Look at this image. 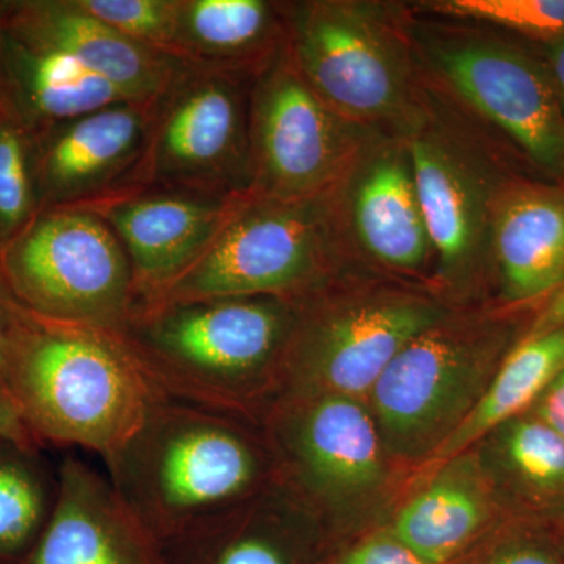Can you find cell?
<instances>
[{
  "label": "cell",
  "mask_w": 564,
  "mask_h": 564,
  "mask_svg": "<svg viewBox=\"0 0 564 564\" xmlns=\"http://www.w3.org/2000/svg\"><path fill=\"white\" fill-rule=\"evenodd\" d=\"M499 455L508 480L533 513L564 524V440L533 414L503 423Z\"/></svg>",
  "instance_id": "obj_25"
},
{
  "label": "cell",
  "mask_w": 564,
  "mask_h": 564,
  "mask_svg": "<svg viewBox=\"0 0 564 564\" xmlns=\"http://www.w3.org/2000/svg\"><path fill=\"white\" fill-rule=\"evenodd\" d=\"M35 135L0 99V250L40 214Z\"/></svg>",
  "instance_id": "obj_27"
},
{
  "label": "cell",
  "mask_w": 564,
  "mask_h": 564,
  "mask_svg": "<svg viewBox=\"0 0 564 564\" xmlns=\"http://www.w3.org/2000/svg\"><path fill=\"white\" fill-rule=\"evenodd\" d=\"M564 326V284L552 293L533 315L522 337L538 336Z\"/></svg>",
  "instance_id": "obj_35"
},
{
  "label": "cell",
  "mask_w": 564,
  "mask_h": 564,
  "mask_svg": "<svg viewBox=\"0 0 564 564\" xmlns=\"http://www.w3.org/2000/svg\"><path fill=\"white\" fill-rule=\"evenodd\" d=\"M563 369L564 326L521 337L505 356L473 411L433 452L432 459L454 458L485 434L525 414Z\"/></svg>",
  "instance_id": "obj_22"
},
{
  "label": "cell",
  "mask_w": 564,
  "mask_h": 564,
  "mask_svg": "<svg viewBox=\"0 0 564 564\" xmlns=\"http://www.w3.org/2000/svg\"><path fill=\"white\" fill-rule=\"evenodd\" d=\"M41 445L113 455L162 399L115 333L33 317L3 375Z\"/></svg>",
  "instance_id": "obj_3"
},
{
  "label": "cell",
  "mask_w": 564,
  "mask_h": 564,
  "mask_svg": "<svg viewBox=\"0 0 564 564\" xmlns=\"http://www.w3.org/2000/svg\"><path fill=\"white\" fill-rule=\"evenodd\" d=\"M74 2L96 20L106 22L128 39L174 57L181 0H74Z\"/></svg>",
  "instance_id": "obj_29"
},
{
  "label": "cell",
  "mask_w": 564,
  "mask_h": 564,
  "mask_svg": "<svg viewBox=\"0 0 564 564\" xmlns=\"http://www.w3.org/2000/svg\"><path fill=\"white\" fill-rule=\"evenodd\" d=\"M560 174H562V177H563V181H564V166H563L562 173H560Z\"/></svg>",
  "instance_id": "obj_37"
},
{
  "label": "cell",
  "mask_w": 564,
  "mask_h": 564,
  "mask_svg": "<svg viewBox=\"0 0 564 564\" xmlns=\"http://www.w3.org/2000/svg\"><path fill=\"white\" fill-rule=\"evenodd\" d=\"M154 104H110L33 133L41 210L88 206L135 185Z\"/></svg>",
  "instance_id": "obj_15"
},
{
  "label": "cell",
  "mask_w": 564,
  "mask_h": 564,
  "mask_svg": "<svg viewBox=\"0 0 564 564\" xmlns=\"http://www.w3.org/2000/svg\"><path fill=\"white\" fill-rule=\"evenodd\" d=\"M32 321L33 315L29 314L11 293L0 267V378L2 380Z\"/></svg>",
  "instance_id": "obj_30"
},
{
  "label": "cell",
  "mask_w": 564,
  "mask_h": 564,
  "mask_svg": "<svg viewBox=\"0 0 564 564\" xmlns=\"http://www.w3.org/2000/svg\"><path fill=\"white\" fill-rule=\"evenodd\" d=\"M295 310L278 296L139 304L115 334L163 397L240 417L269 386L282 393Z\"/></svg>",
  "instance_id": "obj_2"
},
{
  "label": "cell",
  "mask_w": 564,
  "mask_h": 564,
  "mask_svg": "<svg viewBox=\"0 0 564 564\" xmlns=\"http://www.w3.org/2000/svg\"><path fill=\"white\" fill-rule=\"evenodd\" d=\"M14 440L36 443L18 413L17 404L11 399L6 381L0 378V441ZM39 444V443H36ZM41 445V444H40ZM43 447V445H41Z\"/></svg>",
  "instance_id": "obj_34"
},
{
  "label": "cell",
  "mask_w": 564,
  "mask_h": 564,
  "mask_svg": "<svg viewBox=\"0 0 564 564\" xmlns=\"http://www.w3.org/2000/svg\"><path fill=\"white\" fill-rule=\"evenodd\" d=\"M0 24L65 52L132 102L158 101L185 66L96 20L74 0L0 2Z\"/></svg>",
  "instance_id": "obj_17"
},
{
  "label": "cell",
  "mask_w": 564,
  "mask_h": 564,
  "mask_svg": "<svg viewBox=\"0 0 564 564\" xmlns=\"http://www.w3.org/2000/svg\"><path fill=\"white\" fill-rule=\"evenodd\" d=\"M254 80L185 65L154 104L150 144L135 185L248 193Z\"/></svg>",
  "instance_id": "obj_11"
},
{
  "label": "cell",
  "mask_w": 564,
  "mask_h": 564,
  "mask_svg": "<svg viewBox=\"0 0 564 564\" xmlns=\"http://www.w3.org/2000/svg\"><path fill=\"white\" fill-rule=\"evenodd\" d=\"M491 270L508 306H541L562 288L564 184L505 181L494 207Z\"/></svg>",
  "instance_id": "obj_19"
},
{
  "label": "cell",
  "mask_w": 564,
  "mask_h": 564,
  "mask_svg": "<svg viewBox=\"0 0 564 564\" xmlns=\"http://www.w3.org/2000/svg\"><path fill=\"white\" fill-rule=\"evenodd\" d=\"M411 35L437 91L503 133L538 166L562 173L564 120L547 63L486 29L423 21L414 11Z\"/></svg>",
  "instance_id": "obj_7"
},
{
  "label": "cell",
  "mask_w": 564,
  "mask_h": 564,
  "mask_svg": "<svg viewBox=\"0 0 564 564\" xmlns=\"http://www.w3.org/2000/svg\"><path fill=\"white\" fill-rule=\"evenodd\" d=\"M547 68L554 82L556 98L562 109L564 120V35L562 39L547 44Z\"/></svg>",
  "instance_id": "obj_36"
},
{
  "label": "cell",
  "mask_w": 564,
  "mask_h": 564,
  "mask_svg": "<svg viewBox=\"0 0 564 564\" xmlns=\"http://www.w3.org/2000/svg\"><path fill=\"white\" fill-rule=\"evenodd\" d=\"M254 499L217 524L163 549L166 564H295L291 543L265 524Z\"/></svg>",
  "instance_id": "obj_26"
},
{
  "label": "cell",
  "mask_w": 564,
  "mask_h": 564,
  "mask_svg": "<svg viewBox=\"0 0 564 564\" xmlns=\"http://www.w3.org/2000/svg\"><path fill=\"white\" fill-rule=\"evenodd\" d=\"M513 339L502 317L456 318L454 311L414 337L370 392L391 447L436 451L484 395Z\"/></svg>",
  "instance_id": "obj_10"
},
{
  "label": "cell",
  "mask_w": 564,
  "mask_h": 564,
  "mask_svg": "<svg viewBox=\"0 0 564 564\" xmlns=\"http://www.w3.org/2000/svg\"><path fill=\"white\" fill-rule=\"evenodd\" d=\"M352 248L367 269L421 276L436 256L402 137L377 132L337 185Z\"/></svg>",
  "instance_id": "obj_14"
},
{
  "label": "cell",
  "mask_w": 564,
  "mask_h": 564,
  "mask_svg": "<svg viewBox=\"0 0 564 564\" xmlns=\"http://www.w3.org/2000/svg\"><path fill=\"white\" fill-rule=\"evenodd\" d=\"M243 195L132 185L80 207L96 212L117 234L143 304L202 258Z\"/></svg>",
  "instance_id": "obj_13"
},
{
  "label": "cell",
  "mask_w": 564,
  "mask_h": 564,
  "mask_svg": "<svg viewBox=\"0 0 564 564\" xmlns=\"http://www.w3.org/2000/svg\"><path fill=\"white\" fill-rule=\"evenodd\" d=\"M426 85L425 113L403 140L436 256L434 278L463 289L491 269L494 207L510 176L500 172L477 121Z\"/></svg>",
  "instance_id": "obj_9"
},
{
  "label": "cell",
  "mask_w": 564,
  "mask_h": 564,
  "mask_svg": "<svg viewBox=\"0 0 564 564\" xmlns=\"http://www.w3.org/2000/svg\"><path fill=\"white\" fill-rule=\"evenodd\" d=\"M22 564H166L107 475L77 456L58 467V496L46 529Z\"/></svg>",
  "instance_id": "obj_18"
},
{
  "label": "cell",
  "mask_w": 564,
  "mask_h": 564,
  "mask_svg": "<svg viewBox=\"0 0 564 564\" xmlns=\"http://www.w3.org/2000/svg\"><path fill=\"white\" fill-rule=\"evenodd\" d=\"M351 273L296 303L281 362V397L372 392L414 337L452 313L430 292L392 285L350 289Z\"/></svg>",
  "instance_id": "obj_6"
},
{
  "label": "cell",
  "mask_w": 564,
  "mask_h": 564,
  "mask_svg": "<svg viewBox=\"0 0 564 564\" xmlns=\"http://www.w3.org/2000/svg\"><path fill=\"white\" fill-rule=\"evenodd\" d=\"M0 267L14 299L40 321L118 333L139 306L120 239L87 207L40 210L0 250Z\"/></svg>",
  "instance_id": "obj_8"
},
{
  "label": "cell",
  "mask_w": 564,
  "mask_h": 564,
  "mask_svg": "<svg viewBox=\"0 0 564 564\" xmlns=\"http://www.w3.org/2000/svg\"><path fill=\"white\" fill-rule=\"evenodd\" d=\"M0 99L39 133L128 99L50 44L0 24ZM132 102V101H131Z\"/></svg>",
  "instance_id": "obj_20"
},
{
  "label": "cell",
  "mask_w": 564,
  "mask_h": 564,
  "mask_svg": "<svg viewBox=\"0 0 564 564\" xmlns=\"http://www.w3.org/2000/svg\"><path fill=\"white\" fill-rule=\"evenodd\" d=\"M364 267L337 187L293 202L245 193L202 258L148 303L231 296L300 302Z\"/></svg>",
  "instance_id": "obj_5"
},
{
  "label": "cell",
  "mask_w": 564,
  "mask_h": 564,
  "mask_svg": "<svg viewBox=\"0 0 564 564\" xmlns=\"http://www.w3.org/2000/svg\"><path fill=\"white\" fill-rule=\"evenodd\" d=\"M527 413L551 426L564 440V369L556 375L555 380L547 386Z\"/></svg>",
  "instance_id": "obj_33"
},
{
  "label": "cell",
  "mask_w": 564,
  "mask_h": 564,
  "mask_svg": "<svg viewBox=\"0 0 564 564\" xmlns=\"http://www.w3.org/2000/svg\"><path fill=\"white\" fill-rule=\"evenodd\" d=\"M104 464L118 499L161 551L236 513L269 477L265 451L239 415L166 397Z\"/></svg>",
  "instance_id": "obj_1"
},
{
  "label": "cell",
  "mask_w": 564,
  "mask_h": 564,
  "mask_svg": "<svg viewBox=\"0 0 564 564\" xmlns=\"http://www.w3.org/2000/svg\"><path fill=\"white\" fill-rule=\"evenodd\" d=\"M272 433L300 488L325 502L366 491L383 474L372 415L351 397H281Z\"/></svg>",
  "instance_id": "obj_16"
},
{
  "label": "cell",
  "mask_w": 564,
  "mask_h": 564,
  "mask_svg": "<svg viewBox=\"0 0 564 564\" xmlns=\"http://www.w3.org/2000/svg\"><path fill=\"white\" fill-rule=\"evenodd\" d=\"M288 43V2L181 0L173 55L185 65L258 77Z\"/></svg>",
  "instance_id": "obj_21"
},
{
  "label": "cell",
  "mask_w": 564,
  "mask_h": 564,
  "mask_svg": "<svg viewBox=\"0 0 564 564\" xmlns=\"http://www.w3.org/2000/svg\"><path fill=\"white\" fill-rule=\"evenodd\" d=\"M375 133L323 101L285 47L252 85L248 193L282 202L325 195Z\"/></svg>",
  "instance_id": "obj_12"
},
{
  "label": "cell",
  "mask_w": 564,
  "mask_h": 564,
  "mask_svg": "<svg viewBox=\"0 0 564 564\" xmlns=\"http://www.w3.org/2000/svg\"><path fill=\"white\" fill-rule=\"evenodd\" d=\"M414 11L445 20L491 24L551 44L564 35V0H429Z\"/></svg>",
  "instance_id": "obj_28"
},
{
  "label": "cell",
  "mask_w": 564,
  "mask_h": 564,
  "mask_svg": "<svg viewBox=\"0 0 564 564\" xmlns=\"http://www.w3.org/2000/svg\"><path fill=\"white\" fill-rule=\"evenodd\" d=\"M486 518L485 497L462 478H437L397 516V540L429 564L452 558Z\"/></svg>",
  "instance_id": "obj_24"
},
{
  "label": "cell",
  "mask_w": 564,
  "mask_h": 564,
  "mask_svg": "<svg viewBox=\"0 0 564 564\" xmlns=\"http://www.w3.org/2000/svg\"><path fill=\"white\" fill-rule=\"evenodd\" d=\"M524 533L502 545L485 564H564L558 545Z\"/></svg>",
  "instance_id": "obj_31"
},
{
  "label": "cell",
  "mask_w": 564,
  "mask_h": 564,
  "mask_svg": "<svg viewBox=\"0 0 564 564\" xmlns=\"http://www.w3.org/2000/svg\"><path fill=\"white\" fill-rule=\"evenodd\" d=\"M58 496V469L41 445L0 441V564H22L46 529Z\"/></svg>",
  "instance_id": "obj_23"
},
{
  "label": "cell",
  "mask_w": 564,
  "mask_h": 564,
  "mask_svg": "<svg viewBox=\"0 0 564 564\" xmlns=\"http://www.w3.org/2000/svg\"><path fill=\"white\" fill-rule=\"evenodd\" d=\"M344 564H429L406 545L393 540H373L356 549Z\"/></svg>",
  "instance_id": "obj_32"
},
{
  "label": "cell",
  "mask_w": 564,
  "mask_h": 564,
  "mask_svg": "<svg viewBox=\"0 0 564 564\" xmlns=\"http://www.w3.org/2000/svg\"><path fill=\"white\" fill-rule=\"evenodd\" d=\"M288 52L318 96L344 118L406 137L425 113V74L410 7L377 0L288 2Z\"/></svg>",
  "instance_id": "obj_4"
}]
</instances>
